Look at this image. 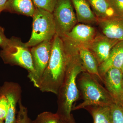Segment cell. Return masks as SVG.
Masks as SVG:
<instances>
[{"mask_svg":"<svg viewBox=\"0 0 123 123\" xmlns=\"http://www.w3.org/2000/svg\"><path fill=\"white\" fill-rule=\"evenodd\" d=\"M9 40L5 35L4 28L0 29V47L2 49L8 43Z\"/></svg>","mask_w":123,"mask_h":123,"instance_id":"obj_25","label":"cell"},{"mask_svg":"<svg viewBox=\"0 0 123 123\" xmlns=\"http://www.w3.org/2000/svg\"><path fill=\"white\" fill-rule=\"evenodd\" d=\"M78 50L79 58L85 72L93 75L103 83V79L98 70L99 65L92 52L86 48H80Z\"/></svg>","mask_w":123,"mask_h":123,"instance_id":"obj_15","label":"cell"},{"mask_svg":"<svg viewBox=\"0 0 123 123\" xmlns=\"http://www.w3.org/2000/svg\"><path fill=\"white\" fill-rule=\"evenodd\" d=\"M98 33L94 27L88 24H76L68 33L60 37L63 42L79 49L88 46Z\"/></svg>","mask_w":123,"mask_h":123,"instance_id":"obj_8","label":"cell"},{"mask_svg":"<svg viewBox=\"0 0 123 123\" xmlns=\"http://www.w3.org/2000/svg\"><path fill=\"white\" fill-rule=\"evenodd\" d=\"M76 12L78 22L83 24H95L98 22L96 17L87 0H71Z\"/></svg>","mask_w":123,"mask_h":123,"instance_id":"obj_14","label":"cell"},{"mask_svg":"<svg viewBox=\"0 0 123 123\" xmlns=\"http://www.w3.org/2000/svg\"><path fill=\"white\" fill-rule=\"evenodd\" d=\"M52 41H45L30 49L34 71L28 74V78L36 88H39L42 76L48 65L51 51Z\"/></svg>","mask_w":123,"mask_h":123,"instance_id":"obj_6","label":"cell"},{"mask_svg":"<svg viewBox=\"0 0 123 123\" xmlns=\"http://www.w3.org/2000/svg\"><path fill=\"white\" fill-rule=\"evenodd\" d=\"M71 0H57L53 14L56 34L60 37L68 33L78 22Z\"/></svg>","mask_w":123,"mask_h":123,"instance_id":"obj_7","label":"cell"},{"mask_svg":"<svg viewBox=\"0 0 123 123\" xmlns=\"http://www.w3.org/2000/svg\"><path fill=\"white\" fill-rule=\"evenodd\" d=\"M59 118L56 113L44 111L38 115L34 121V123H58Z\"/></svg>","mask_w":123,"mask_h":123,"instance_id":"obj_19","label":"cell"},{"mask_svg":"<svg viewBox=\"0 0 123 123\" xmlns=\"http://www.w3.org/2000/svg\"><path fill=\"white\" fill-rule=\"evenodd\" d=\"M106 89L115 103L117 104L123 94V75L121 69L111 68L102 77Z\"/></svg>","mask_w":123,"mask_h":123,"instance_id":"obj_11","label":"cell"},{"mask_svg":"<svg viewBox=\"0 0 123 123\" xmlns=\"http://www.w3.org/2000/svg\"><path fill=\"white\" fill-rule=\"evenodd\" d=\"M58 123H76L73 115L69 117H59Z\"/></svg>","mask_w":123,"mask_h":123,"instance_id":"obj_26","label":"cell"},{"mask_svg":"<svg viewBox=\"0 0 123 123\" xmlns=\"http://www.w3.org/2000/svg\"><path fill=\"white\" fill-rule=\"evenodd\" d=\"M57 0H32L35 7L53 12Z\"/></svg>","mask_w":123,"mask_h":123,"instance_id":"obj_22","label":"cell"},{"mask_svg":"<svg viewBox=\"0 0 123 123\" xmlns=\"http://www.w3.org/2000/svg\"><path fill=\"white\" fill-rule=\"evenodd\" d=\"M31 36L26 45L30 48L45 41H52L56 35L52 13L35 7L33 17Z\"/></svg>","mask_w":123,"mask_h":123,"instance_id":"obj_4","label":"cell"},{"mask_svg":"<svg viewBox=\"0 0 123 123\" xmlns=\"http://www.w3.org/2000/svg\"><path fill=\"white\" fill-rule=\"evenodd\" d=\"M117 104L119 105L123 109V94L119 99L118 102Z\"/></svg>","mask_w":123,"mask_h":123,"instance_id":"obj_28","label":"cell"},{"mask_svg":"<svg viewBox=\"0 0 123 123\" xmlns=\"http://www.w3.org/2000/svg\"><path fill=\"white\" fill-rule=\"evenodd\" d=\"M111 123H123V109L118 104L114 103L110 106Z\"/></svg>","mask_w":123,"mask_h":123,"instance_id":"obj_20","label":"cell"},{"mask_svg":"<svg viewBox=\"0 0 123 123\" xmlns=\"http://www.w3.org/2000/svg\"><path fill=\"white\" fill-rule=\"evenodd\" d=\"M18 104L19 111L15 123H34V120H31L29 117L28 110L27 107L23 104L21 99L19 101Z\"/></svg>","mask_w":123,"mask_h":123,"instance_id":"obj_21","label":"cell"},{"mask_svg":"<svg viewBox=\"0 0 123 123\" xmlns=\"http://www.w3.org/2000/svg\"><path fill=\"white\" fill-rule=\"evenodd\" d=\"M0 56L5 64L18 66L31 73L34 68L30 49L19 38L9 39L7 45L0 51Z\"/></svg>","mask_w":123,"mask_h":123,"instance_id":"obj_5","label":"cell"},{"mask_svg":"<svg viewBox=\"0 0 123 123\" xmlns=\"http://www.w3.org/2000/svg\"><path fill=\"white\" fill-rule=\"evenodd\" d=\"M0 123H4V122H3V121L0 120Z\"/></svg>","mask_w":123,"mask_h":123,"instance_id":"obj_30","label":"cell"},{"mask_svg":"<svg viewBox=\"0 0 123 123\" xmlns=\"http://www.w3.org/2000/svg\"><path fill=\"white\" fill-rule=\"evenodd\" d=\"M98 19H103L114 16L108 0H87Z\"/></svg>","mask_w":123,"mask_h":123,"instance_id":"obj_17","label":"cell"},{"mask_svg":"<svg viewBox=\"0 0 123 123\" xmlns=\"http://www.w3.org/2000/svg\"><path fill=\"white\" fill-rule=\"evenodd\" d=\"M0 94L4 95L8 102V108L4 123H15L17 105L21 99L22 88L13 82H5L0 87Z\"/></svg>","mask_w":123,"mask_h":123,"instance_id":"obj_9","label":"cell"},{"mask_svg":"<svg viewBox=\"0 0 123 123\" xmlns=\"http://www.w3.org/2000/svg\"><path fill=\"white\" fill-rule=\"evenodd\" d=\"M77 85L83 101L73 107L72 110L90 106H110L115 103L106 88L101 85L96 78L86 72L79 74L77 78Z\"/></svg>","mask_w":123,"mask_h":123,"instance_id":"obj_3","label":"cell"},{"mask_svg":"<svg viewBox=\"0 0 123 123\" xmlns=\"http://www.w3.org/2000/svg\"><path fill=\"white\" fill-rule=\"evenodd\" d=\"M76 48L64 45L56 34L52 40L49 62L42 76L39 88L43 92L57 95L65 76L69 63Z\"/></svg>","mask_w":123,"mask_h":123,"instance_id":"obj_1","label":"cell"},{"mask_svg":"<svg viewBox=\"0 0 123 123\" xmlns=\"http://www.w3.org/2000/svg\"><path fill=\"white\" fill-rule=\"evenodd\" d=\"M110 106H90L84 109L91 115L94 123H111Z\"/></svg>","mask_w":123,"mask_h":123,"instance_id":"obj_18","label":"cell"},{"mask_svg":"<svg viewBox=\"0 0 123 123\" xmlns=\"http://www.w3.org/2000/svg\"><path fill=\"white\" fill-rule=\"evenodd\" d=\"M8 0H0V14L5 10Z\"/></svg>","mask_w":123,"mask_h":123,"instance_id":"obj_27","label":"cell"},{"mask_svg":"<svg viewBox=\"0 0 123 123\" xmlns=\"http://www.w3.org/2000/svg\"><path fill=\"white\" fill-rule=\"evenodd\" d=\"M35 9L32 0H8L5 10L12 13L32 17Z\"/></svg>","mask_w":123,"mask_h":123,"instance_id":"obj_16","label":"cell"},{"mask_svg":"<svg viewBox=\"0 0 123 123\" xmlns=\"http://www.w3.org/2000/svg\"><path fill=\"white\" fill-rule=\"evenodd\" d=\"M119 41L98 32L88 49L96 58L99 66L107 59L111 49Z\"/></svg>","mask_w":123,"mask_h":123,"instance_id":"obj_10","label":"cell"},{"mask_svg":"<svg viewBox=\"0 0 123 123\" xmlns=\"http://www.w3.org/2000/svg\"><path fill=\"white\" fill-rule=\"evenodd\" d=\"M8 108V102L4 95L0 94V120L5 119Z\"/></svg>","mask_w":123,"mask_h":123,"instance_id":"obj_24","label":"cell"},{"mask_svg":"<svg viewBox=\"0 0 123 123\" xmlns=\"http://www.w3.org/2000/svg\"><path fill=\"white\" fill-rule=\"evenodd\" d=\"M123 66V40H121L113 47L107 59L99 65V74L102 77L109 69L116 68L121 69Z\"/></svg>","mask_w":123,"mask_h":123,"instance_id":"obj_13","label":"cell"},{"mask_svg":"<svg viewBox=\"0 0 123 123\" xmlns=\"http://www.w3.org/2000/svg\"><path fill=\"white\" fill-rule=\"evenodd\" d=\"M114 15L123 16V0H108Z\"/></svg>","mask_w":123,"mask_h":123,"instance_id":"obj_23","label":"cell"},{"mask_svg":"<svg viewBox=\"0 0 123 123\" xmlns=\"http://www.w3.org/2000/svg\"><path fill=\"white\" fill-rule=\"evenodd\" d=\"M121 71H122V75H123V66L122 67V68H121Z\"/></svg>","mask_w":123,"mask_h":123,"instance_id":"obj_29","label":"cell"},{"mask_svg":"<svg viewBox=\"0 0 123 123\" xmlns=\"http://www.w3.org/2000/svg\"><path fill=\"white\" fill-rule=\"evenodd\" d=\"M101 33L112 39L123 40V16L114 15L103 19H98Z\"/></svg>","mask_w":123,"mask_h":123,"instance_id":"obj_12","label":"cell"},{"mask_svg":"<svg viewBox=\"0 0 123 123\" xmlns=\"http://www.w3.org/2000/svg\"><path fill=\"white\" fill-rule=\"evenodd\" d=\"M2 28H2V27H1V26H0V29H2Z\"/></svg>","mask_w":123,"mask_h":123,"instance_id":"obj_31","label":"cell"},{"mask_svg":"<svg viewBox=\"0 0 123 123\" xmlns=\"http://www.w3.org/2000/svg\"><path fill=\"white\" fill-rule=\"evenodd\" d=\"M84 72L79 58V50H77L71 57L65 76L57 95L56 113L59 117H69L72 114L73 104L79 97L77 78L81 73Z\"/></svg>","mask_w":123,"mask_h":123,"instance_id":"obj_2","label":"cell"}]
</instances>
